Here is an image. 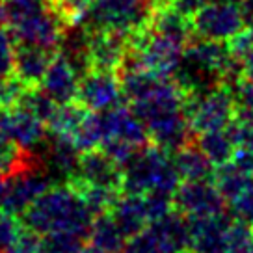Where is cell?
<instances>
[{
    "mask_svg": "<svg viewBox=\"0 0 253 253\" xmlns=\"http://www.w3.org/2000/svg\"><path fill=\"white\" fill-rule=\"evenodd\" d=\"M54 184V179L48 175L45 166L19 171V173L8 177L0 209L13 216H21L36 199L43 196Z\"/></svg>",
    "mask_w": 253,
    "mask_h": 253,
    "instance_id": "obj_7",
    "label": "cell"
},
{
    "mask_svg": "<svg viewBox=\"0 0 253 253\" xmlns=\"http://www.w3.org/2000/svg\"><path fill=\"white\" fill-rule=\"evenodd\" d=\"M17 104H19V106H24V108L30 110L32 114H36L45 125L50 123V119L54 118L56 110H58V106H60L41 86L26 87L23 97L19 99Z\"/></svg>",
    "mask_w": 253,
    "mask_h": 253,
    "instance_id": "obj_27",
    "label": "cell"
},
{
    "mask_svg": "<svg viewBox=\"0 0 253 253\" xmlns=\"http://www.w3.org/2000/svg\"><path fill=\"white\" fill-rule=\"evenodd\" d=\"M80 75L75 71L71 63L67 62L60 52L48 65L45 77L41 80V87L47 91L58 104L73 103L77 101L79 93Z\"/></svg>",
    "mask_w": 253,
    "mask_h": 253,
    "instance_id": "obj_16",
    "label": "cell"
},
{
    "mask_svg": "<svg viewBox=\"0 0 253 253\" xmlns=\"http://www.w3.org/2000/svg\"><path fill=\"white\" fill-rule=\"evenodd\" d=\"M40 238H41L40 233L28 229V227L24 225L19 238L15 240V244L11 246L6 253H38L40 252Z\"/></svg>",
    "mask_w": 253,
    "mask_h": 253,
    "instance_id": "obj_34",
    "label": "cell"
},
{
    "mask_svg": "<svg viewBox=\"0 0 253 253\" xmlns=\"http://www.w3.org/2000/svg\"><path fill=\"white\" fill-rule=\"evenodd\" d=\"M71 179L93 184V186H104L121 192L123 184V169L112 160L101 147L82 151L79 162V169Z\"/></svg>",
    "mask_w": 253,
    "mask_h": 253,
    "instance_id": "obj_12",
    "label": "cell"
},
{
    "mask_svg": "<svg viewBox=\"0 0 253 253\" xmlns=\"http://www.w3.org/2000/svg\"><path fill=\"white\" fill-rule=\"evenodd\" d=\"M0 253H4V252H0Z\"/></svg>",
    "mask_w": 253,
    "mask_h": 253,
    "instance_id": "obj_46",
    "label": "cell"
},
{
    "mask_svg": "<svg viewBox=\"0 0 253 253\" xmlns=\"http://www.w3.org/2000/svg\"><path fill=\"white\" fill-rule=\"evenodd\" d=\"M65 26H67V21L54 8H48L47 11L11 28L9 32L19 43H32V45H40L43 48L58 52Z\"/></svg>",
    "mask_w": 253,
    "mask_h": 253,
    "instance_id": "obj_11",
    "label": "cell"
},
{
    "mask_svg": "<svg viewBox=\"0 0 253 253\" xmlns=\"http://www.w3.org/2000/svg\"><path fill=\"white\" fill-rule=\"evenodd\" d=\"M130 36L116 30L93 32L89 43V62L91 69H106L118 71L126 48H128Z\"/></svg>",
    "mask_w": 253,
    "mask_h": 253,
    "instance_id": "obj_14",
    "label": "cell"
},
{
    "mask_svg": "<svg viewBox=\"0 0 253 253\" xmlns=\"http://www.w3.org/2000/svg\"><path fill=\"white\" fill-rule=\"evenodd\" d=\"M147 231L162 253H182L192 250L188 216L177 209L153 220Z\"/></svg>",
    "mask_w": 253,
    "mask_h": 253,
    "instance_id": "obj_13",
    "label": "cell"
},
{
    "mask_svg": "<svg viewBox=\"0 0 253 253\" xmlns=\"http://www.w3.org/2000/svg\"><path fill=\"white\" fill-rule=\"evenodd\" d=\"M171 157L182 181H212L216 166L196 142L175 151Z\"/></svg>",
    "mask_w": 253,
    "mask_h": 253,
    "instance_id": "obj_20",
    "label": "cell"
},
{
    "mask_svg": "<svg viewBox=\"0 0 253 253\" xmlns=\"http://www.w3.org/2000/svg\"><path fill=\"white\" fill-rule=\"evenodd\" d=\"M15 38L9 30L0 28V77H11L13 75V63H15Z\"/></svg>",
    "mask_w": 253,
    "mask_h": 253,
    "instance_id": "obj_31",
    "label": "cell"
},
{
    "mask_svg": "<svg viewBox=\"0 0 253 253\" xmlns=\"http://www.w3.org/2000/svg\"><path fill=\"white\" fill-rule=\"evenodd\" d=\"M23 227L24 225L19 216H13V214L0 209V252L6 253L11 246L15 244Z\"/></svg>",
    "mask_w": 253,
    "mask_h": 253,
    "instance_id": "obj_30",
    "label": "cell"
},
{
    "mask_svg": "<svg viewBox=\"0 0 253 253\" xmlns=\"http://www.w3.org/2000/svg\"><path fill=\"white\" fill-rule=\"evenodd\" d=\"M155 4V8H160V6H168V4H173V0H151Z\"/></svg>",
    "mask_w": 253,
    "mask_h": 253,
    "instance_id": "obj_40",
    "label": "cell"
},
{
    "mask_svg": "<svg viewBox=\"0 0 253 253\" xmlns=\"http://www.w3.org/2000/svg\"><path fill=\"white\" fill-rule=\"evenodd\" d=\"M147 28L151 32L158 34V36H164L168 40H173L177 43H181L184 47L196 36L194 34V26H192V17L186 15L184 11H181L173 4L155 8Z\"/></svg>",
    "mask_w": 253,
    "mask_h": 253,
    "instance_id": "obj_18",
    "label": "cell"
},
{
    "mask_svg": "<svg viewBox=\"0 0 253 253\" xmlns=\"http://www.w3.org/2000/svg\"><path fill=\"white\" fill-rule=\"evenodd\" d=\"M103 118L104 125H106V138L116 136V138H121L125 142L132 143L136 147H143V145L151 143L147 128H145L142 119L132 112V108H125L119 104L116 108L104 110Z\"/></svg>",
    "mask_w": 253,
    "mask_h": 253,
    "instance_id": "obj_17",
    "label": "cell"
},
{
    "mask_svg": "<svg viewBox=\"0 0 253 253\" xmlns=\"http://www.w3.org/2000/svg\"><path fill=\"white\" fill-rule=\"evenodd\" d=\"M86 242V238L73 233V231H48L45 235H41L38 253H79L80 250H84Z\"/></svg>",
    "mask_w": 253,
    "mask_h": 253,
    "instance_id": "obj_26",
    "label": "cell"
},
{
    "mask_svg": "<svg viewBox=\"0 0 253 253\" xmlns=\"http://www.w3.org/2000/svg\"><path fill=\"white\" fill-rule=\"evenodd\" d=\"M233 162L253 177V147H238L233 157Z\"/></svg>",
    "mask_w": 253,
    "mask_h": 253,
    "instance_id": "obj_37",
    "label": "cell"
},
{
    "mask_svg": "<svg viewBox=\"0 0 253 253\" xmlns=\"http://www.w3.org/2000/svg\"><path fill=\"white\" fill-rule=\"evenodd\" d=\"M87 244L99 253H121L126 244V237L118 227L110 212H101L95 216L91 223Z\"/></svg>",
    "mask_w": 253,
    "mask_h": 253,
    "instance_id": "obj_21",
    "label": "cell"
},
{
    "mask_svg": "<svg viewBox=\"0 0 253 253\" xmlns=\"http://www.w3.org/2000/svg\"><path fill=\"white\" fill-rule=\"evenodd\" d=\"M79 253H99V252H95L93 248H89V250H86V248H84V250H80Z\"/></svg>",
    "mask_w": 253,
    "mask_h": 253,
    "instance_id": "obj_42",
    "label": "cell"
},
{
    "mask_svg": "<svg viewBox=\"0 0 253 253\" xmlns=\"http://www.w3.org/2000/svg\"><path fill=\"white\" fill-rule=\"evenodd\" d=\"M240 11H242L244 26L253 28V0H240Z\"/></svg>",
    "mask_w": 253,
    "mask_h": 253,
    "instance_id": "obj_39",
    "label": "cell"
},
{
    "mask_svg": "<svg viewBox=\"0 0 253 253\" xmlns=\"http://www.w3.org/2000/svg\"><path fill=\"white\" fill-rule=\"evenodd\" d=\"M196 143L201 147V151L209 157V160L214 166H221V164L231 162L238 149L227 128L201 132V134L196 136Z\"/></svg>",
    "mask_w": 253,
    "mask_h": 253,
    "instance_id": "obj_23",
    "label": "cell"
},
{
    "mask_svg": "<svg viewBox=\"0 0 253 253\" xmlns=\"http://www.w3.org/2000/svg\"><path fill=\"white\" fill-rule=\"evenodd\" d=\"M87 108H84L80 103L73 101V103L60 104L56 110L54 118L48 123V132H56V134H63L73 138L75 132L79 130V126L82 125L84 118L87 116Z\"/></svg>",
    "mask_w": 253,
    "mask_h": 253,
    "instance_id": "obj_25",
    "label": "cell"
},
{
    "mask_svg": "<svg viewBox=\"0 0 253 253\" xmlns=\"http://www.w3.org/2000/svg\"><path fill=\"white\" fill-rule=\"evenodd\" d=\"M205 2H209V0H173V6H177L181 11H184L186 15L192 17V13L198 8H201Z\"/></svg>",
    "mask_w": 253,
    "mask_h": 253,
    "instance_id": "obj_38",
    "label": "cell"
},
{
    "mask_svg": "<svg viewBox=\"0 0 253 253\" xmlns=\"http://www.w3.org/2000/svg\"><path fill=\"white\" fill-rule=\"evenodd\" d=\"M4 190H6V181H4V175L0 173V203H2V198H4Z\"/></svg>",
    "mask_w": 253,
    "mask_h": 253,
    "instance_id": "obj_41",
    "label": "cell"
},
{
    "mask_svg": "<svg viewBox=\"0 0 253 253\" xmlns=\"http://www.w3.org/2000/svg\"><path fill=\"white\" fill-rule=\"evenodd\" d=\"M184 116L188 118L194 134L211 130H223L237 118V101L235 93L227 84L216 87L203 95H186L184 99Z\"/></svg>",
    "mask_w": 253,
    "mask_h": 253,
    "instance_id": "obj_4",
    "label": "cell"
},
{
    "mask_svg": "<svg viewBox=\"0 0 253 253\" xmlns=\"http://www.w3.org/2000/svg\"><path fill=\"white\" fill-rule=\"evenodd\" d=\"M58 52L43 48L32 43H19L15 48V63H13V75L23 82L26 87L41 86V80L47 73L50 62L54 60Z\"/></svg>",
    "mask_w": 253,
    "mask_h": 253,
    "instance_id": "obj_15",
    "label": "cell"
},
{
    "mask_svg": "<svg viewBox=\"0 0 253 253\" xmlns=\"http://www.w3.org/2000/svg\"><path fill=\"white\" fill-rule=\"evenodd\" d=\"M48 8H52L50 0H4L0 4V24H6L11 30Z\"/></svg>",
    "mask_w": 253,
    "mask_h": 253,
    "instance_id": "obj_24",
    "label": "cell"
},
{
    "mask_svg": "<svg viewBox=\"0 0 253 253\" xmlns=\"http://www.w3.org/2000/svg\"><path fill=\"white\" fill-rule=\"evenodd\" d=\"M182 253H199V252H196V250H186V252H182Z\"/></svg>",
    "mask_w": 253,
    "mask_h": 253,
    "instance_id": "obj_43",
    "label": "cell"
},
{
    "mask_svg": "<svg viewBox=\"0 0 253 253\" xmlns=\"http://www.w3.org/2000/svg\"><path fill=\"white\" fill-rule=\"evenodd\" d=\"M227 45H229L231 54L235 56V58H238V60H242V58L253 48V28L244 26L237 36L231 38Z\"/></svg>",
    "mask_w": 253,
    "mask_h": 253,
    "instance_id": "obj_36",
    "label": "cell"
},
{
    "mask_svg": "<svg viewBox=\"0 0 253 253\" xmlns=\"http://www.w3.org/2000/svg\"><path fill=\"white\" fill-rule=\"evenodd\" d=\"M2 2H4V0H0V4H2Z\"/></svg>",
    "mask_w": 253,
    "mask_h": 253,
    "instance_id": "obj_45",
    "label": "cell"
},
{
    "mask_svg": "<svg viewBox=\"0 0 253 253\" xmlns=\"http://www.w3.org/2000/svg\"><path fill=\"white\" fill-rule=\"evenodd\" d=\"M123 89L118 71L106 69H89L80 79L77 103L91 112H104L121 104Z\"/></svg>",
    "mask_w": 253,
    "mask_h": 253,
    "instance_id": "obj_8",
    "label": "cell"
},
{
    "mask_svg": "<svg viewBox=\"0 0 253 253\" xmlns=\"http://www.w3.org/2000/svg\"><path fill=\"white\" fill-rule=\"evenodd\" d=\"M227 211H229L235 220L246 221V223L253 225V186H250L238 198L229 201Z\"/></svg>",
    "mask_w": 253,
    "mask_h": 253,
    "instance_id": "obj_33",
    "label": "cell"
},
{
    "mask_svg": "<svg viewBox=\"0 0 253 253\" xmlns=\"http://www.w3.org/2000/svg\"><path fill=\"white\" fill-rule=\"evenodd\" d=\"M108 212L116 220L119 229L123 231L126 240L136 237V235H140L142 231L147 229L145 225L151 223L147 211H145L143 196H138V194H125V192H121Z\"/></svg>",
    "mask_w": 253,
    "mask_h": 253,
    "instance_id": "obj_19",
    "label": "cell"
},
{
    "mask_svg": "<svg viewBox=\"0 0 253 253\" xmlns=\"http://www.w3.org/2000/svg\"><path fill=\"white\" fill-rule=\"evenodd\" d=\"M143 203H145V211L149 216V221L162 218L164 214L173 211V194L164 192V190H149L143 194Z\"/></svg>",
    "mask_w": 253,
    "mask_h": 253,
    "instance_id": "obj_29",
    "label": "cell"
},
{
    "mask_svg": "<svg viewBox=\"0 0 253 253\" xmlns=\"http://www.w3.org/2000/svg\"><path fill=\"white\" fill-rule=\"evenodd\" d=\"M91 4L93 0H50V6L67 21V24L80 21Z\"/></svg>",
    "mask_w": 253,
    "mask_h": 253,
    "instance_id": "obj_32",
    "label": "cell"
},
{
    "mask_svg": "<svg viewBox=\"0 0 253 253\" xmlns=\"http://www.w3.org/2000/svg\"><path fill=\"white\" fill-rule=\"evenodd\" d=\"M19 218L28 229L40 235L56 229H67L87 240L95 214L77 190L71 188L67 182H62L50 186Z\"/></svg>",
    "mask_w": 253,
    "mask_h": 253,
    "instance_id": "obj_1",
    "label": "cell"
},
{
    "mask_svg": "<svg viewBox=\"0 0 253 253\" xmlns=\"http://www.w3.org/2000/svg\"><path fill=\"white\" fill-rule=\"evenodd\" d=\"M229 2H240V0H229Z\"/></svg>",
    "mask_w": 253,
    "mask_h": 253,
    "instance_id": "obj_44",
    "label": "cell"
},
{
    "mask_svg": "<svg viewBox=\"0 0 253 253\" xmlns=\"http://www.w3.org/2000/svg\"><path fill=\"white\" fill-rule=\"evenodd\" d=\"M235 218L229 211L211 216H188L192 250L199 253H225L227 231Z\"/></svg>",
    "mask_w": 253,
    "mask_h": 253,
    "instance_id": "obj_10",
    "label": "cell"
},
{
    "mask_svg": "<svg viewBox=\"0 0 253 253\" xmlns=\"http://www.w3.org/2000/svg\"><path fill=\"white\" fill-rule=\"evenodd\" d=\"M192 26L198 38L211 41H229L244 28V19L237 2L211 0L192 13Z\"/></svg>",
    "mask_w": 253,
    "mask_h": 253,
    "instance_id": "obj_5",
    "label": "cell"
},
{
    "mask_svg": "<svg viewBox=\"0 0 253 253\" xmlns=\"http://www.w3.org/2000/svg\"><path fill=\"white\" fill-rule=\"evenodd\" d=\"M121 253H162V252L158 250L157 242L153 240L149 231L145 229L140 235L128 238Z\"/></svg>",
    "mask_w": 253,
    "mask_h": 253,
    "instance_id": "obj_35",
    "label": "cell"
},
{
    "mask_svg": "<svg viewBox=\"0 0 253 253\" xmlns=\"http://www.w3.org/2000/svg\"><path fill=\"white\" fill-rule=\"evenodd\" d=\"M225 253H253V225L235 220L227 231Z\"/></svg>",
    "mask_w": 253,
    "mask_h": 253,
    "instance_id": "obj_28",
    "label": "cell"
},
{
    "mask_svg": "<svg viewBox=\"0 0 253 253\" xmlns=\"http://www.w3.org/2000/svg\"><path fill=\"white\" fill-rule=\"evenodd\" d=\"M130 45L138 50L143 67L160 77H173L186 48L177 41L151 32L147 26L130 36Z\"/></svg>",
    "mask_w": 253,
    "mask_h": 253,
    "instance_id": "obj_6",
    "label": "cell"
},
{
    "mask_svg": "<svg viewBox=\"0 0 253 253\" xmlns=\"http://www.w3.org/2000/svg\"><path fill=\"white\" fill-rule=\"evenodd\" d=\"M173 207L186 216H211L227 211V201L212 181H181L173 192Z\"/></svg>",
    "mask_w": 253,
    "mask_h": 253,
    "instance_id": "obj_9",
    "label": "cell"
},
{
    "mask_svg": "<svg viewBox=\"0 0 253 253\" xmlns=\"http://www.w3.org/2000/svg\"><path fill=\"white\" fill-rule=\"evenodd\" d=\"M212 182L216 184V188L220 190L221 196L225 198V201L229 203L235 198H238L242 192H246L250 186H253V177L250 173H246L244 169H240L231 160L227 164L216 166Z\"/></svg>",
    "mask_w": 253,
    "mask_h": 253,
    "instance_id": "obj_22",
    "label": "cell"
},
{
    "mask_svg": "<svg viewBox=\"0 0 253 253\" xmlns=\"http://www.w3.org/2000/svg\"><path fill=\"white\" fill-rule=\"evenodd\" d=\"M181 181L171 153L160 149L155 143H147L136 151L130 162L123 168L121 192L143 196L145 192L157 188L173 194Z\"/></svg>",
    "mask_w": 253,
    "mask_h": 253,
    "instance_id": "obj_2",
    "label": "cell"
},
{
    "mask_svg": "<svg viewBox=\"0 0 253 253\" xmlns=\"http://www.w3.org/2000/svg\"><path fill=\"white\" fill-rule=\"evenodd\" d=\"M153 11L151 0H93L80 23L91 32L116 30L132 36L149 24Z\"/></svg>",
    "mask_w": 253,
    "mask_h": 253,
    "instance_id": "obj_3",
    "label": "cell"
}]
</instances>
